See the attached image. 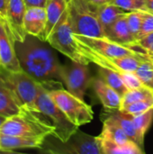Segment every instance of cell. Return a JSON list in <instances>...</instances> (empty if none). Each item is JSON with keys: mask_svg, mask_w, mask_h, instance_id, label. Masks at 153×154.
<instances>
[{"mask_svg": "<svg viewBox=\"0 0 153 154\" xmlns=\"http://www.w3.org/2000/svg\"><path fill=\"white\" fill-rule=\"evenodd\" d=\"M101 120H103V129L98 135L99 137L108 139L117 143H126L131 141L122 126L114 117L103 113V115H101Z\"/></svg>", "mask_w": 153, "mask_h": 154, "instance_id": "cell-20", "label": "cell"}, {"mask_svg": "<svg viewBox=\"0 0 153 154\" xmlns=\"http://www.w3.org/2000/svg\"><path fill=\"white\" fill-rule=\"evenodd\" d=\"M73 37L77 43L83 44L98 53L106 56L122 57V56H135L139 58H147V53L136 42L131 45H124L113 42L106 37H88L77 33H73Z\"/></svg>", "mask_w": 153, "mask_h": 154, "instance_id": "cell-8", "label": "cell"}, {"mask_svg": "<svg viewBox=\"0 0 153 154\" xmlns=\"http://www.w3.org/2000/svg\"><path fill=\"white\" fill-rule=\"evenodd\" d=\"M46 152L52 153L103 154L99 136L95 137L78 130L67 142L60 141L58 143L50 144Z\"/></svg>", "mask_w": 153, "mask_h": 154, "instance_id": "cell-9", "label": "cell"}, {"mask_svg": "<svg viewBox=\"0 0 153 154\" xmlns=\"http://www.w3.org/2000/svg\"><path fill=\"white\" fill-rule=\"evenodd\" d=\"M26 8L23 0H7L6 20L15 42H23L28 35L24 30Z\"/></svg>", "mask_w": 153, "mask_h": 154, "instance_id": "cell-13", "label": "cell"}, {"mask_svg": "<svg viewBox=\"0 0 153 154\" xmlns=\"http://www.w3.org/2000/svg\"><path fill=\"white\" fill-rule=\"evenodd\" d=\"M153 32V13L142 11V23L140 38ZM139 38V39H140Z\"/></svg>", "mask_w": 153, "mask_h": 154, "instance_id": "cell-32", "label": "cell"}, {"mask_svg": "<svg viewBox=\"0 0 153 154\" xmlns=\"http://www.w3.org/2000/svg\"><path fill=\"white\" fill-rule=\"evenodd\" d=\"M0 74L12 89L22 107H26L34 112H40L36 105L41 87L40 82L23 70L8 71L1 67Z\"/></svg>", "mask_w": 153, "mask_h": 154, "instance_id": "cell-6", "label": "cell"}, {"mask_svg": "<svg viewBox=\"0 0 153 154\" xmlns=\"http://www.w3.org/2000/svg\"><path fill=\"white\" fill-rule=\"evenodd\" d=\"M92 81L87 64L72 61L69 66H64L63 83L66 84L67 90L77 97L84 100L86 91Z\"/></svg>", "mask_w": 153, "mask_h": 154, "instance_id": "cell-11", "label": "cell"}, {"mask_svg": "<svg viewBox=\"0 0 153 154\" xmlns=\"http://www.w3.org/2000/svg\"><path fill=\"white\" fill-rule=\"evenodd\" d=\"M69 0H48L45 9L47 14L46 25V41L50 32L59 22L69 5Z\"/></svg>", "mask_w": 153, "mask_h": 154, "instance_id": "cell-22", "label": "cell"}, {"mask_svg": "<svg viewBox=\"0 0 153 154\" xmlns=\"http://www.w3.org/2000/svg\"><path fill=\"white\" fill-rule=\"evenodd\" d=\"M47 137L15 136L0 134V152H10L22 149H41Z\"/></svg>", "mask_w": 153, "mask_h": 154, "instance_id": "cell-15", "label": "cell"}, {"mask_svg": "<svg viewBox=\"0 0 153 154\" xmlns=\"http://www.w3.org/2000/svg\"><path fill=\"white\" fill-rule=\"evenodd\" d=\"M132 118H133L134 125L137 129L138 134H140V136L142 139H144L145 134L147 133L148 129L150 128L153 120V109H150V110H148L142 114L137 115V116H132Z\"/></svg>", "mask_w": 153, "mask_h": 154, "instance_id": "cell-27", "label": "cell"}, {"mask_svg": "<svg viewBox=\"0 0 153 154\" xmlns=\"http://www.w3.org/2000/svg\"><path fill=\"white\" fill-rule=\"evenodd\" d=\"M128 27L134 36L136 41L140 38L142 23V11H131L126 14Z\"/></svg>", "mask_w": 153, "mask_h": 154, "instance_id": "cell-29", "label": "cell"}, {"mask_svg": "<svg viewBox=\"0 0 153 154\" xmlns=\"http://www.w3.org/2000/svg\"><path fill=\"white\" fill-rule=\"evenodd\" d=\"M47 14L45 7H27L24 15V30L27 34L46 42Z\"/></svg>", "mask_w": 153, "mask_h": 154, "instance_id": "cell-14", "label": "cell"}, {"mask_svg": "<svg viewBox=\"0 0 153 154\" xmlns=\"http://www.w3.org/2000/svg\"><path fill=\"white\" fill-rule=\"evenodd\" d=\"M98 73H99V76L111 88H113L116 92H118L122 97L129 90L126 88V86L124 85L119 72H116V71H114V70H111L108 69L98 67Z\"/></svg>", "mask_w": 153, "mask_h": 154, "instance_id": "cell-24", "label": "cell"}, {"mask_svg": "<svg viewBox=\"0 0 153 154\" xmlns=\"http://www.w3.org/2000/svg\"><path fill=\"white\" fill-rule=\"evenodd\" d=\"M105 35L107 39L124 45H131L136 42L128 27L126 14L116 20L105 32Z\"/></svg>", "mask_w": 153, "mask_h": 154, "instance_id": "cell-19", "label": "cell"}, {"mask_svg": "<svg viewBox=\"0 0 153 154\" xmlns=\"http://www.w3.org/2000/svg\"><path fill=\"white\" fill-rule=\"evenodd\" d=\"M1 67H2V66H1V62H0V69H1Z\"/></svg>", "mask_w": 153, "mask_h": 154, "instance_id": "cell-40", "label": "cell"}, {"mask_svg": "<svg viewBox=\"0 0 153 154\" xmlns=\"http://www.w3.org/2000/svg\"><path fill=\"white\" fill-rule=\"evenodd\" d=\"M104 113L114 117L122 126L125 134L128 135L129 139L134 142L142 150L144 151V139H142L138 134L131 115L126 114L123 112L121 109H117V108H114V109L105 108Z\"/></svg>", "mask_w": 153, "mask_h": 154, "instance_id": "cell-17", "label": "cell"}, {"mask_svg": "<svg viewBox=\"0 0 153 154\" xmlns=\"http://www.w3.org/2000/svg\"><path fill=\"white\" fill-rule=\"evenodd\" d=\"M89 2H91L92 4L96 5H105L107 3H112L114 0H88Z\"/></svg>", "mask_w": 153, "mask_h": 154, "instance_id": "cell-37", "label": "cell"}, {"mask_svg": "<svg viewBox=\"0 0 153 154\" xmlns=\"http://www.w3.org/2000/svg\"><path fill=\"white\" fill-rule=\"evenodd\" d=\"M45 42L27 35L23 42H15V51L23 71L41 84L63 83L64 66Z\"/></svg>", "mask_w": 153, "mask_h": 154, "instance_id": "cell-1", "label": "cell"}, {"mask_svg": "<svg viewBox=\"0 0 153 154\" xmlns=\"http://www.w3.org/2000/svg\"><path fill=\"white\" fill-rule=\"evenodd\" d=\"M80 52L87 58V60L98 67L108 69L116 72H134L138 68L142 58L135 56H122L113 57L106 56L83 45L78 43ZM146 59V58H145Z\"/></svg>", "mask_w": 153, "mask_h": 154, "instance_id": "cell-10", "label": "cell"}, {"mask_svg": "<svg viewBox=\"0 0 153 154\" xmlns=\"http://www.w3.org/2000/svg\"><path fill=\"white\" fill-rule=\"evenodd\" d=\"M151 98H153V90L148 87L143 86L139 88L128 90L122 97V106L140 100Z\"/></svg>", "mask_w": 153, "mask_h": 154, "instance_id": "cell-25", "label": "cell"}, {"mask_svg": "<svg viewBox=\"0 0 153 154\" xmlns=\"http://www.w3.org/2000/svg\"><path fill=\"white\" fill-rule=\"evenodd\" d=\"M6 120V117L3 116H0V127L2 126V125L5 123V121Z\"/></svg>", "mask_w": 153, "mask_h": 154, "instance_id": "cell-38", "label": "cell"}, {"mask_svg": "<svg viewBox=\"0 0 153 154\" xmlns=\"http://www.w3.org/2000/svg\"><path fill=\"white\" fill-rule=\"evenodd\" d=\"M26 7H32V6H40L45 7L48 0H23Z\"/></svg>", "mask_w": 153, "mask_h": 154, "instance_id": "cell-35", "label": "cell"}, {"mask_svg": "<svg viewBox=\"0 0 153 154\" xmlns=\"http://www.w3.org/2000/svg\"><path fill=\"white\" fill-rule=\"evenodd\" d=\"M145 11L153 13V0H145Z\"/></svg>", "mask_w": 153, "mask_h": 154, "instance_id": "cell-36", "label": "cell"}, {"mask_svg": "<svg viewBox=\"0 0 153 154\" xmlns=\"http://www.w3.org/2000/svg\"><path fill=\"white\" fill-rule=\"evenodd\" d=\"M15 40L8 24L0 22V62L8 71L23 70L15 51Z\"/></svg>", "mask_w": 153, "mask_h": 154, "instance_id": "cell-12", "label": "cell"}, {"mask_svg": "<svg viewBox=\"0 0 153 154\" xmlns=\"http://www.w3.org/2000/svg\"><path fill=\"white\" fill-rule=\"evenodd\" d=\"M22 108L12 89L0 74V116L7 118L19 114Z\"/></svg>", "mask_w": 153, "mask_h": 154, "instance_id": "cell-18", "label": "cell"}, {"mask_svg": "<svg viewBox=\"0 0 153 154\" xmlns=\"http://www.w3.org/2000/svg\"><path fill=\"white\" fill-rule=\"evenodd\" d=\"M69 9L74 33L88 37H106L98 18L97 5L88 0H69Z\"/></svg>", "mask_w": 153, "mask_h": 154, "instance_id": "cell-3", "label": "cell"}, {"mask_svg": "<svg viewBox=\"0 0 153 154\" xmlns=\"http://www.w3.org/2000/svg\"><path fill=\"white\" fill-rule=\"evenodd\" d=\"M134 73L145 87H148L153 90V64L148 59V56L146 59L141 60Z\"/></svg>", "mask_w": 153, "mask_h": 154, "instance_id": "cell-26", "label": "cell"}, {"mask_svg": "<svg viewBox=\"0 0 153 154\" xmlns=\"http://www.w3.org/2000/svg\"><path fill=\"white\" fill-rule=\"evenodd\" d=\"M135 42L142 48L147 54L153 55V32L141 37Z\"/></svg>", "mask_w": 153, "mask_h": 154, "instance_id": "cell-33", "label": "cell"}, {"mask_svg": "<svg viewBox=\"0 0 153 154\" xmlns=\"http://www.w3.org/2000/svg\"><path fill=\"white\" fill-rule=\"evenodd\" d=\"M93 88L105 108H117L122 106V97L111 88L101 77L93 79Z\"/></svg>", "mask_w": 153, "mask_h": 154, "instance_id": "cell-16", "label": "cell"}, {"mask_svg": "<svg viewBox=\"0 0 153 154\" xmlns=\"http://www.w3.org/2000/svg\"><path fill=\"white\" fill-rule=\"evenodd\" d=\"M113 4L131 11H145V0H114Z\"/></svg>", "mask_w": 153, "mask_h": 154, "instance_id": "cell-30", "label": "cell"}, {"mask_svg": "<svg viewBox=\"0 0 153 154\" xmlns=\"http://www.w3.org/2000/svg\"><path fill=\"white\" fill-rule=\"evenodd\" d=\"M97 10L98 18L104 32H106L116 20L128 14V11L113 3H107L98 5Z\"/></svg>", "mask_w": 153, "mask_h": 154, "instance_id": "cell-21", "label": "cell"}, {"mask_svg": "<svg viewBox=\"0 0 153 154\" xmlns=\"http://www.w3.org/2000/svg\"><path fill=\"white\" fill-rule=\"evenodd\" d=\"M74 30L69 15V5L47 37V42L55 50L67 56L71 61L89 64L87 58L80 52L78 43L73 37Z\"/></svg>", "mask_w": 153, "mask_h": 154, "instance_id": "cell-4", "label": "cell"}, {"mask_svg": "<svg viewBox=\"0 0 153 154\" xmlns=\"http://www.w3.org/2000/svg\"><path fill=\"white\" fill-rule=\"evenodd\" d=\"M120 109L126 114H129L132 116H137L150 109H153V98L133 102L129 105L122 106Z\"/></svg>", "mask_w": 153, "mask_h": 154, "instance_id": "cell-28", "label": "cell"}, {"mask_svg": "<svg viewBox=\"0 0 153 154\" xmlns=\"http://www.w3.org/2000/svg\"><path fill=\"white\" fill-rule=\"evenodd\" d=\"M120 76L126 86V88L131 90V89H135L143 87L144 85L141 81V79L138 78V76L134 72H121Z\"/></svg>", "mask_w": 153, "mask_h": 154, "instance_id": "cell-31", "label": "cell"}, {"mask_svg": "<svg viewBox=\"0 0 153 154\" xmlns=\"http://www.w3.org/2000/svg\"><path fill=\"white\" fill-rule=\"evenodd\" d=\"M99 138L101 139L103 154H143L145 152L133 141L126 143H117L108 139Z\"/></svg>", "mask_w": 153, "mask_h": 154, "instance_id": "cell-23", "label": "cell"}, {"mask_svg": "<svg viewBox=\"0 0 153 154\" xmlns=\"http://www.w3.org/2000/svg\"><path fill=\"white\" fill-rule=\"evenodd\" d=\"M47 90L50 92V97L57 106L78 127L88 124L93 120V109L89 105L86 104L84 100L77 97L63 88Z\"/></svg>", "mask_w": 153, "mask_h": 154, "instance_id": "cell-7", "label": "cell"}, {"mask_svg": "<svg viewBox=\"0 0 153 154\" xmlns=\"http://www.w3.org/2000/svg\"><path fill=\"white\" fill-rule=\"evenodd\" d=\"M6 10H7V0H0V22L8 24L6 20Z\"/></svg>", "mask_w": 153, "mask_h": 154, "instance_id": "cell-34", "label": "cell"}, {"mask_svg": "<svg viewBox=\"0 0 153 154\" xmlns=\"http://www.w3.org/2000/svg\"><path fill=\"white\" fill-rule=\"evenodd\" d=\"M147 56H148V59L152 62L153 64V55H150V54H147Z\"/></svg>", "mask_w": 153, "mask_h": 154, "instance_id": "cell-39", "label": "cell"}, {"mask_svg": "<svg viewBox=\"0 0 153 154\" xmlns=\"http://www.w3.org/2000/svg\"><path fill=\"white\" fill-rule=\"evenodd\" d=\"M36 105L38 110L55 128L53 134L54 138L65 143L78 130V127L74 125L57 106L50 97V92L41 84Z\"/></svg>", "mask_w": 153, "mask_h": 154, "instance_id": "cell-5", "label": "cell"}, {"mask_svg": "<svg viewBox=\"0 0 153 154\" xmlns=\"http://www.w3.org/2000/svg\"><path fill=\"white\" fill-rule=\"evenodd\" d=\"M55 128L41 112L23 107L21 112L7 117L0 127V134L15 136H53Z\"/></svg>", "mask_w": 153, "mask_h": 154, "instance_id": "cell-2", "label": "cell"}]
</instances>
